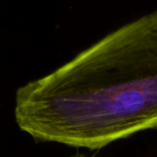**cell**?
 <instances>
[{"mask_svg":"<svg viewBox=\"0 0 157 157\" xmlns=\"http://www.w3.org/2000/svg\"><path fill=\"white\" fill-rule=\"evenodd\" d=\"M15 119L36 140L90 150L157 128V11L20 87Z\"/></svg>","mask_w":157,"mask_h":157,"instance_id":"cell-1","label":"cell"},{"mask_svg":"<svg viewBox=\"0 0 157 157\" xmlns=\"http://www.w3.org/2000/svg\"><path fill=\"white\" fill-rule=\"evenodd\" d=\"M69 157H94V156H88L86 154H83L82 152H76L75 154H72L71 156Z\"/></svg>","mask_w":157,"mask_h":157,"instance_id":"cell-2","label":"cell"}]
</instances>
